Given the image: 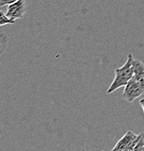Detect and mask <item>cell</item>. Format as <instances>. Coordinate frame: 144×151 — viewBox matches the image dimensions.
<instances>
[{
	"label": "cell",
	"instance_id": "cell-1",
	"mask_svg": "<svg viewBox=\"0 0 144 151\" xmlns=\"http://www.w3.org/2000/svg\"><path fill=\"white\" fill-rule=\"evenodd\" d=\"M134 58L132 54H128L127 60L122 67L116 68L115 70V78L109 87L108 88L106 93L111 94L122 86H125L130 80L133 77V62Z\"/></svg>",
	"mask_w": 144,
	"mask_h": 151
},
{
	"label": "cell",
	"instance_id": "cell-2",
	"mask_svg": "<svg viewBox=\"0 0 144 151\" xmlns=\"http://www.w3.org/2000/svg\"><path fill=\"white\" fill-rule=\"evenodd\" d=\"M144 93V86L140 82L132 78L125 86L123 97L128 103H133L135 99Z\"/></svg>",
	"mask_w": 144,
	"mask_h": 151
},
{
	"label": "cell",
	"instance_id": "cell-3",
	"mask_svg": "<svg viewBox=\"0 0 144 151\" xmlns=\"http://www.w3.org/2000/svg\"><path fill=\"white\" fill-rule=\"evenodd\" d=\"M26 12V0H17L15 2L9 4L6 15L12 20L22 19Z\"/></svg>",
	"mask_w": 144,
	"mask_h": 151
},
{
	"label": "cell",
	"instance_id": "cell-4",
	"mask_svg": "<svg viewBox=\"0 0 144 151\" xmlns=\"http://www.w3.org/2000/svg\"><path fill=\"white\" fill-rule=\"evenodd\" d=\"M138 135L131 131L127 132L113 147L112 150L116 151H130L131 147L134 141L137 139Z\"/></svg>",
	"mask_w": 144,
	"mask_h": 151
},
{
	"label": "cell",
	"instance_id": "cell-5",
	"mask_svg": "<svg viewBox=\"0 0 144 151\" xmlns=\"http://www.w3.org/2000/svg\"><path fill=\"white\" fill-rule=\"evenodd\" d=\"M133 77L144 86V64L140 60L135 59L133 62Z\"/></svg>",
	"mask_w": 144,
	"mask_h": 151
},
{
	"label": "cell",
	"instance_id": "cell-6",
	"mask_svg": "<svg viewBox=\"0 0 144 151\" xmlns=\"http://www.w3.org/2000/svg\"><path fill=\"white\" fill-rule=\"evenodd\" d=\"M9 43V37L7 35L6 33H4V31H1L0 33V53L1 55H2V53L4 52V50H6V48L7 47Z\"/></svg>",
	"mask_w": 144,
	"mask_h": 151
},
{
	"label": "cell",
	"instance_id": "cell-7",
	"mask_svg": "<svg viewBox=\"0 0 144 151\" xmlns=\"http://www.w3.org/2000/svg\"><path fill=\"white\" fill-rule=\"evenodd\" d=\"M0 14H1V16H0V18H1L0 26H3L7 24H15V20L9 18L6 14L4 13L2 10L0 11Z\"/></svg>",
	"mask_w": 144,
	"mask_h": 151
},
{
	"label": "cell",
	"instance_id": "cell-8",
	"mask_svg": "<svg viewBox=\"0 0 144 151\" xmlns=\"http://www.w3.org/2000/svg\"><path fill=\"white\" fill-rule=\"evenodd\" d=\"M133 151H144V138L143 133L140 134V138H139V140L135 147Z\"/></svg>",
	"mask_w": 144,
	"mask_h": 151
},
{
	"label": "cell",
	"instance_id": "cell-9",
	"mask_svg": "<svg viewBox=\"0 0 144 151\" xmlns=\"http://www.w3.org/2000/svg\"><path fill=\"white\" fill-rule=\"evenodd\" d=\"M17 0H1V3H0V5L2 7L4 5H9V4H12V3L15 2Z\"/></svg>",
	"mask_w": 144,
	"mask_h": 151
},
{
	"label": "cell",
	"instance_id": "cell-10",
	"mask_svg": "<svg viewBox=\"0 0 144 151\" xmlns=\"http://www.w3.org/2000/svg\"><path fill=\"white\" fill-rule=\"evenodd\" d=\"M139 103H140V105L141 106L142 109H143V113H144V98L142 99V100H140V102H139Z\"/></svg>",
	"mask_w": 144,
	"mask_h": 151
},
{
	"label": "cell",
	"instance_id": "cell-11",
	"mask_svg": "<svg viewBox=\"0 0 144 151\" xmlns=\"http://www.w3.org/2000/svg\"><path fill=\"white\" fill-rule=\"evenodd\" d=\"M143 138H144V133H143Z\"/></svg>",
	"mask_w": 144,
	"mask_h": 151
}]
</instances>
